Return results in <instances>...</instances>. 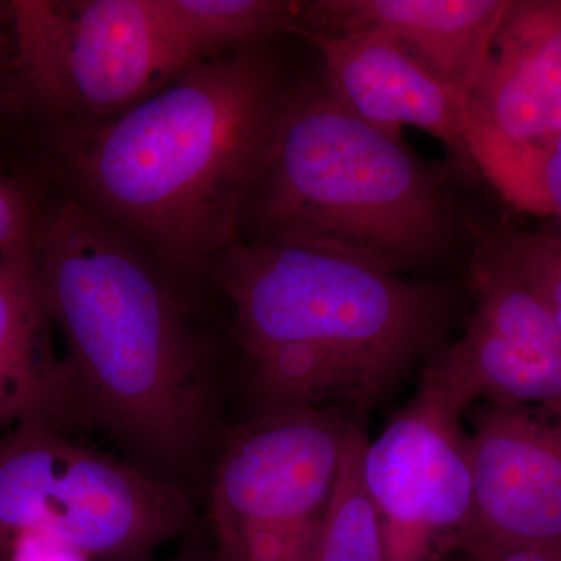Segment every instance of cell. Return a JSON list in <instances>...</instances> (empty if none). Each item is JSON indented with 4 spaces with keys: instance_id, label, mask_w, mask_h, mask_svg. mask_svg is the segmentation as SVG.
I'll return each instance as SVG.
<instances>
[{
    "instance_id": "obj_1",
    "label": "cell",
    "mask_w": 561,
    "mask_h": 561,
    "mask_svg": "<svg viewBox=\"0 0 561 561\" xmlns=\"http://www.w3.org/2000/svg\"><path fill=\"white\" fill-rule=\"evenodd\" d=\"M33 249L77 432H94L202 513L238 423L234 370L205 321L197 279L169 272L77 201L36 219Z\"/></svg>"
},
{
    "instance_id": "obj_2",
    "label": "cell",
    "mask_w": 561,
    "mask_h": 561,
    "mask_svg": "<svg viewBox=\"0 0 561 561\" xmlns=\"http://www.w3.org/2000/svg\"><path fill=\"white\" fill-rule=\"evenodd\" d=\"M291 94L262 46L194 62L72 151L84 205L198 279L238 241Z\"/></svg>"
},
{
    "instance_id": "obj_3",
    "label": "cell",
    "mask_w": 561,
    "mask_h": 561,
    "mask_svg": "<svg viewBox=\"0 0 561 561\" xmlns=\"http://www.w3.org/2000/svg\"><path fill=\"white\" fill-rule=\"evenodd\" d=\"M206 276L231 311L247 419L367 411L437 353L451 311L442 287L305 243L236 241Z\"/></svg>"
},
{
    "instance_id": "obj_4",
    "label": "cell",
    "mask_w": 561,
    "mask_h": 561,
    "mask_svg": "<svg viewBox=\"0 0 561 561\" xmlns=\"http://www.w3.org/2000/svg\"><path fill=\"white\" fill-rule=\"evenodd\" d=\"M457 225L442 173L323 83L291 94L239 231L245 242L305 243L401 275L451 249Z\"/></svg>"
},
{
    "instance_id": "obj_5",
    "label": "cell",
    "mask_w": 561,
    "mask_h": 561,
    "mask_svg": "<svg viewBox=\"0 0 561 561\" xmlns=\"http://www.w3.org/2000/svg\"><path fill=\"white\" fill-rule=\"evenodd\" d=\"M202 527V513L181 491L76 432L32 420L0 434V561L31 530L54 535L88 561H151Z\"/></svg>"
},
{
    "instance_id": "obj_6",
    "label": "cell",
    "mask_w": 561,
    "mask_h": 561,
    "mask_svg": "<svg viewBox=\"0 0 561 561\" xmlns=\"http://www.w3.org/2000/svg\"><path fill=\"white\" fill-rule=\"evenodd\" d=\"M351 423L316 408L232 427L202 511L220 561L313 560Z\"/></svg>"
},
{
    "instance_id": "obj_7",
    "label": "cell",
    "mask_w": 561,
    "mask_h": 561,
    "mask_svg": "<svg viewBox=\"0 0 561 561\" xmlns=\"http://www.w3.org/2000/svg\"><path fill=\"white\" fill-rule=\"evenodd\" d=\"M11 24L33 101L94 127L179 76L153 0H16Z\"/></svg>"
},
{
    "instance_id": "obj_8",
    "label": "cell",
    "mask_w": 561,
    "mask_h": 561,
    "mask_svg": "<svg viewBox=\"0 0 561 561\" xmlns=\"http://www.w3.org/2000/svg\"><path fill=\"white\" fill-rule=\"evenodd\" d=\"M470 408L426 364L419 391L373 442L362 476L381 526L383 561H434L453 548L470 515V443L461 427Z\"/></svg>"
},
{
    "instance_id": "obj_9",
    "label": "cell",
    "mask_w": 561,
    "mask_h": 561,
    "mask_svg": "<svg viewBox=\"0 0 561 561\" xmlns=\"http://www.w3.org/2000/svg\"><path fill=\"white\" fill-rule=\"evenodd\" d=\"M468 443L471 508L453 548L470 561L561 549V413L486 404Z\"/></svg>"
},
{
    "instance_id": "obj_10",
    "label": "cell",
    "mask_w": 561,
    "mask_h": 561,
    "mask_svg": "<svg viewBox=\"0 0 561 561\" xmlns=\"http://www.w3.org/2000/svg\"><path fill=\"white\" fill-rule=\"evenodd\" d=\"M472 168L491 184L561 133V0H511L467 94Z\"/></svg>"
},
{
    "instance_id": "obj_11",
    "label": "cell",
    "mask_w": 561,
    "mask_h": 561,
    "mask_svg": "<svg viewBox=\"0 0 561 561\" xmlns=\"http://www.w3.org/2000/svg\"><path fill=\"white\" fill-rule=\"evenodd\" d=\"M508 5L511 0H308L298 2V33L378 36L468 94Z\"/></svg>"
},
{
    "instance_id": "obj_12",
    "label": "cell",
    "mask_w": 561,
    "mask_h": 561,
    "mask_svg": "<svg viewBox=\"0 0 561 561\" xmlns=\"http://www.w3.org/2000/svg\"><path fill=\"white\" fill-rule=\"evenodd\" d=\"M298 35L319 50L324 84L350 113L394 139H402L404 127L420 128L471 165L465 92L435 79L378 36Z\"/></svg>"
},
{
    "instance_id": "obj_13",
    "label": "cell",
    "mask_w": 561,
    "mask_h": 561,
    "mask_svg": "<svg viewBox=\"0 0 561 561\" xmlns=\"http://www.w3.org/2000/svg\"><path fill=\"white\" fill-rule=\"evenodd\" d=\"M33 232L0 253V434L38 420L80 435L68 370L41 289Z\"/></svg>"
},
{
    "instance_id": "obj_14",
    "label": "cell",
    "mask_w": 561,
    "mask_h": 561,
    "mask_svg": "<svg viewBox=\"0 0 561 561\" xmlns=\"http://www.w3.org/2000/svg\"><path fill=\"white\" fill-rule=\"evenodd\" d=\"M427 364L463 400L523 405L561 413V360L541 359L513 348L474 317L463 337L440 348Z\"/></svg>"
},
{
    "instance_id": "obj_15",
    "label": "cell",
    "mask_w": 561,
    "mask_h": 561,
    "mask_svg": "<svg viewBox=\"0 0 561 561\" xmlns=\"http://www.w3.org/2000/svg\"><path fill=\"white\" fill-rule=\"evenodd\" d=\"M176 73L198 61L264 46L298 33V2L286 0H153Z\"/></svg>"
},
{
    "instance_id": "obj_16",
    "label": "cell",
    "mask_w": 561,
    "mask_h": 561,
    "mask_svg": "<svg viewBox=\"0 0 561 561\" xmlns=\"http://www.w3.org/2000/svg\"><path fill=\"white\" fill-rule=\"evenodd\" d=\"M367 442L360 424L353 421L312 561H383L378 512L362 476Z\"/></svg>"
},
{
    "instance_id": "obj_17",
    "label": "cell",
    "mask_w": 561,
    "mask_h": 561,
    "mask_svg": "<svg viewBox=\"0 0 561 561\" xmlns=\"http://www.w3.org/2000/svg\"><path fill=\"white\" fill-rule=\"evenodd\" d=\"M502 247L540 295L561 332V238L553 231H526L511 227L493 228Z\"/></svg>"
},
{
    "instance_id": "obj_18",
    "label": "cell",
    "mask_w": 561,
    "mask_h": 561,
    "mask_svg": "<svg viewBox=\"0 0 561 561\" xmlns=\"http://www.w3.org/2000/svg\"><path fill=\"white\" fill-rule=\"evenodd\" d=\"M493 186L516 209L553 217L560 227L553 232L561 238V133Z\"/></svg>"
},
{
    "instance_id": "obj_19",
    "label": "cell",
    "mask_w": 561,
    "mask_h": 561,
    "mask_svg": "<svg viewBox=\"0 0 561 561\" xmlns=\"http://www.w3.org/2000/svg\"><path fill=\"white\" fill-rule=\"evenodd\" d=\"M36 219L24 191L0 176V253L27 239L35 230Z\"/></svg>"
},
{
    "instance_id": "obj_20",
    "label": "cell",
    "mask_w": 561,
    "mask_h": 561,
    "mask_svg": "<svg viewBox=\"0 0 561 561\" xmlns=\"http://www.w3.org/2000/svg\"><path fill=\"white\" fill-rule=\"evenodd\" d=\"M10 561H88V559L54 535L31 530L18 538Z\"/></svg>"
},
{
    "instance_id": "obj_21",
    "label": "cell",
    "mask_w": 561,
    "mask_h": 561,
    "mask_svg": "<svg viewBox=\"0 0 561 561\" xmlns=\"http://www.w3.org/2000/svg\"><path fill=\"white\" fill-rule=\"evenodd\" d=\"M153 561V560H151ZM165 561H220L214 551L213 542H210L205 526L197 534L184 538L180 541L179 551L173 553L171 559Z\"/></svg>"
},
{
    "instance_id": "obj_22",
    "label": "cell",
    "mask_w": 561,
    "mask_h": 561,
    "mask_svg": "<svg viewBox=\"0 0 561 561\" xmlns=\"http://www.w3.org/2000/svg\"><path fill=\"white\" fill-rule=\"evenodd\" d=\"M494 561H561V549H540V551H522L508 553Z\"/></svg>"
},
{
    "instance_id": "obj_23",
    "label": "cell",
    "mask_w": 561,
    "mask_h": 561,
    "mask_svg": "<svg viewBox=\"0 0 561 561\" xmlns=\"http://www.w3.org/2000/svg\"><path fill=\"white\" fill-rule=\"evenodd\" d=\"M11 18V2H0V72H2L3 62V35L2 25L3 22Z\"/></svg>"
}]
</instances>
